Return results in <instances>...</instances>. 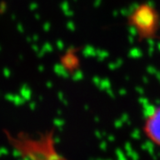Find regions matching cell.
<instances>
[{"instance_id":"1","label":"cell","mask_w":160,"mask_h":160,"mask_svg":"<svg viewBox=\"0 0 160 160\" xmlns=\"http://www.w3.org/2000/svg\"><path fill=\"white\" fill-rule=\"evenodd\" d=\"M144 131L152 142L160 146V106L151 109L145 118Z\"/></svg>"}]
</instances>
